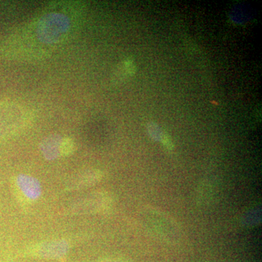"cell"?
<instances>
[{
    "label": "cell",
    "mask_w": 262,
    "mask_h": 262,
    "mask_svg": "<svg viewBox=\"0 0 262 262\" xmlns=\"http://www.w3.org/2000/svg\"><path fill=\"white\" fill-rule=\"evenodd\" d=\"M20 180L26 184H24L20 182V186L23 192L28 194L30 198H36L39 192V187L36 184V182L29 179H20Z\"/></svg>",
    "instance_id": "obj_5"
},
{
    "label": "cell",
    "mask_w": 262,
    "mask_h": 262,
    "mask_svg": "<svg viewBox=\"0 0 262 262\" xmlns=\"http://www.w3.org/2000/svg\"><path fill=\"white\" fill-rule=\"evenodd\" d=\"M149 134L151 137H152L155 140H158V139L160 140L163 134H160L159 132L160 128L158 127V125L153 123L152 125H149Z\"/></svg>",
    "instance_id": "obj_7"
},
{
    "label": "cell",
    "mask_w": 262,
    "mask_h": 262,
    "mask_svg": "<svg viewBox=\"0 0 262 262\" xmlns=\"http://www.w3.org/2000/svg\"><path fill=\"white\" fill-rule=\"evenodd\" d=\"M100 262H127L126 260L120 258H107Z\"/></svg>",
    "instance_id": "obj_8"
},
{
    "label": "cell",
    "mask_w": 262,
    "mask_h": 262,
    "mask_svg": "<svg viewBox=\"0 0 262 262\" xmlns=\"http://www.w3.org/2000/svg\"><path fill=\"white\" fill-rule=\"evenodd\" d=\"M113 199L107 192H96L89 196L80 206L84 205V211L88 212H103L108 211L113 206Z\"/></svg>",
    "instance_id": "obj_2"
},
{
    "label": "cell",
    "mask_w": 262,
    "mask_h": 262,
    "mask_svg": "<svg viewBox=\"0 0 262 262\" xmlns=\"http://www.w3.org/2000/svg\"><path fill=\"white\" fill-rule=\"evenodd\" d=\"M75 149V143L70 138H65L61 140V155L67 156L72 154Z\"/></svg>",
    "instance_id": "obj_6"
},
{
    "label": "cell",
    "mask_w": 262,
    "mask_h": 262,
    "mask_svg": "<svg viewBox=\"0 0 262 262\" xmlns=\"http://www.w3.org/2000/svg\"><path fill=\"white\" fill-rule=\"evenodd\" d=\"M103 178L102 172L100 170H94V171L89 172L82 176L77 185L81 187H85V186L92 185L99 182Z\"/></svg>",
    "instance_id": "obj_4"
},
{
    "label": "cell",
    "mask_w": 262,
    "mask_h": 262,
    "mask_svg": "<svg viewBox=\"0 0 262 262\" xmlns=\"http://www.w3.org/2000/svg\"><path fill=\"white\" fill-rule=\"evenodd\" d=\"M62 139L59 138H49L46 143H44L43 152L48 159H55L61 155V143Z\"/></svg>",
    "instance_id": "obj_3"
},
{
    "label": "cell",
    "mask_w": 262,
    "mask_h": 262,
    "mask_svg": "<svg viewBox=\"0 0 262 262\" xmlns=\"http://www.w3.org/2000/svg\"><path fill=\"white\" fill-rule=\"evenodd\" d=\"M28 110L15 103H0V138L14 135L30 123Z\"/></svg>",
    "instance_id": "obj_1"
}]
</instances>
